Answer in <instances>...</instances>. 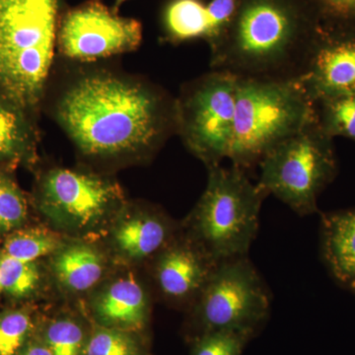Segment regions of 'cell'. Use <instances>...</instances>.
<instances>
[{
    "mask_svg": "<svg viewBox=\"0 0 355 355\" xmlns=\"http://www.w3.org/2000/svg\"><path fill=\"white\" fill-rule=\"evenodd\" d=\"M112 226V244L123 259L154 258L178 234L173 221L157 209L121 210Z\"/></svg>",
    "mask_w": 355,
    "mask_h": 355,
    "instance_id": "13",
    "label": "cell"
},
{
    "mask_svg": "<svg viewBox=\"0 0 355 355\" xmlns=\"http://www.w3.org/2000/svg\"><path fill=\"white\" fill-rule=\"evenodd\" d=\"M165 32L175 43L203 39L209 43L214 33L207 4L202 0H172L165 9Z\"/></svg>",
    "mask_w": 355,
    "mask_h": 355,
    "instance_id": "18",
    "label": "cell"
},
{
    "mask_svg": "<svg viewBox=\"0 0 355 355\" xmlns=\"http://www.w3.org/2000/svg\"><path fill=\"white\" fill-rule=\"evenodd\" d=\"M253 336L234 331H217L191 340V355H242Z\"/></svg>",
    "mask_w": 355,
    "mask_h": 355,
    "instance_id": "26",
    "label": "cell"
},
{
    "mask_svg": "<svg viewBox=\"0 0 355 355\" xmlns=\"http://www.w3.org/2000/svg\"><path fill=\"white\" fill-rule=\"evenodd\" d=\"M92 324L69 314L42 319L37 334L53 355H85Z\"/></svg>",
    "mask_w": 355,
    "mask_h": 355,
    "instance_id": "19",
    "label": "cell"
},
{
    "mask_svg": "<svg viewBox=\"0 0 355 355\" xmlns=\"http://www.w3.org/2000/svg\"><path fill=\"white\" fill-rule=\"evenodd\" d=\"M93 323L116 330L144 334L150 320L146 289L132 275L109 282L91 302Z\"/></svg>",
    "mask_w": 355,
    "mask_h": 355,
    "instance_id": "14",
    "label": "cell"
},
{
    "mask_svg": "<svg viewBox=\"0 0 355 355\" xmlns=\"http://www.w3.org/2000/svg\"><path fill=\"white\" fill-rule=\"evenodd\" d=\"M153 259L159 292L166 300L190 308L219 265L184 232L175 236Z\"/></svg>",
    "mask_w": 355,
    "mask_h": 355,
    "instance_id": "11",
    "label": "cell"
},
{
    "mask_svg": "<svg viewBox=\"0 0 355 355\" xmlns=\"http://www.w3.org/2000/svg\"><path fill=\"white\" fill-rule=\"evenodd\" d=\"M28 219V202L24 193L0 166V234H10L25 225Z\"/></svg>",
    "mask_w": 355,
    "mask_h": 355,
    "instance_id": "24",
    "label": "cell"
},
{
    "mask_svg": "<svg viewBox=\"0 0 355 355\" xmlns=\"http://www.w3.org/2000/svg\"><path fill=\"white\" fill-rule=\"evenodd\" d=\"M42 275L38 261H22L0 254V299L23 300L38 291Z\"/></svg>",
    "mask_w": 355,
    "mask_h": 355,
    "instance_id": "21",
    "label": "cell"
},
{
    "mask_svg": "<svg viewBox=\"0 0 355 355\" xmlns=\"http://www.w3.org/2000/svg\"><path fill=\"white\" fill-rule=\"evenodd\" d=\"M318 11L340 20L354 19L355 0H314Z\"/></svg>",
    "mask_w": 355,
    "mask_h": 355,
    "instance_id": "27",
    "label": "cell"
},
{
    "mask_svg": "<svg viewBox=\"0 0 355 355\" xmlns=\"http://www.w3.org/2000/svg\"><path fill=\"white\" fill-rule=\"evenodd\" d=\"M209 169L207 188L184 222V233L216 263L248 257L266 197L246 171L220 164Z\"/></svg>",
    "mask_w": 355,
    "mask_h": 355,
    "instance_id": "5",
    "label": "cell"
},
{
    "mask_svg": "<svg viewBox=\"0 0 355 355\" xmlns=\"http://www.w3.org/2000/svg\"><path fill=\"white\" fill-rule=\"evenodd\" d=\"M324 256L334 275L345 284L355 282V210L324 216Z\"/></svg>",
    "mask_w": 355,
    "mask_h": 355,
    "instance_id": "17",
    "label": "cell"
},
{
    "mask_svg": "<svg viewBox=\"0 0 355 355\" xmlns=\"http://www.w3.org/2000/svg\"><path fill=\"white\" fill-rule=\"evenodd\" d=\"M31 114L0 91V166L14 167L36 160L38 132Z\"/></svg>",
    "mask_w": 355,
    "mask_h": 355,
    "instance_id": "16",
    "label": "cell"
},
{
    "mask_svg": "<svg viewBox=\"0 0 355 355\" xmlns=\"http://www.w3.org/2000/svg\"><path fill=\"white\" fill-rule=\"evenodd\" d=\"M37 205L55 226L76 233L94 232L125 207L121 187L83 170L55 167L40 178Z\"/></svg>",
    "mask_w": 355,
    "mask_h": 355,
    "instance_id": "9",
    "label": "cell"
},
{
    "mask_svg": "<svg viewBox=\"0 0 355 355\" xmlns=\"http://www.w3.org/2000/svg\"><path fill=\"white\" fill-rule=\"evenodd\" d=\"M270 310V292L248 257L222 261L190 308L191 340L217 331L254 338Z\"/></svg>",
    "mask_w": 355,
    "mask_h": 355,
    "instance_id": "6",
    "label": "cell"
},
{
    "mask_svg": "<svg viewBox=\"0 0 355 355\" xmlns=\"http://www.w3.org/2000/svg\"><path fill=\"white\" fill-rule=\"evenodd\" d=\"M85 355H149L142 334L92 323Z\"/></svg>",
    "mask_w": 355,
    "mask_h": 355,
    "instance_id": "23",
    "label": "cell"
},
{
    "mask_svg": "<svg viewBox=\"0 0 355 355\" xmlns=\"http://www.w3.org/2000/svg\"><path fill=\"white\" fill-rule=\"evenodd\" d=\"M316 105L301 79L237 77L234 135L228 159L246 171L270 149L316 120Z\"/></svg>",
    "mask_w": 355,
    "mask_h": 355,
    "instance_id": "4",
    "label": "cell"
},
{
    "mask_svg": "<svg viewBox=\"0 0 355 355\" xmlns=\"http://www.w3.org/2000/svg\"><path fill=\"white\" fill-rule=\"evenodd\" d=\"M125 0H116V6H120L121 3H123V2H125Z\"/></svg>",
    "mask_w": 355,
    "mask_h": 355,
    "instance_id": "29",
    "label": "cell"
},
{
    "mask_svg": "<svg viewBox=\"0 0 355 355\" xmlns=\"http://www.w3.org/2000/svg\"><path fill=\"white\" fill-rule=\"evenodd\" d=\"M141 41L139 21L121 17L100 0L70 9L58 23V51L76 62H94L130 53Z\"/></svg>",
    "mask_w": 355,
    "mask_h": 355,
    "instance_id": "10",
    "label": "cell"
},
{
    "mask_svg": "<svg viewBox=\"0 0 355 355\" xmlns=\"http://www.w3.org/2000/svg\"><path fill=\"white\" fill-rule=\"evenodd\" d=\"M314 0H238L227 28L210 46L211 70L241 78L305 76L319 39Z\"/></svg>",
    "mask_w": 355,
    "mask_h": 355,
    "instance_id": "2",
    "label": "cell"
},
{
    "mask_svg": "<svg viewBox=\"0 0 355 355\" xmlns=\"http://www.w3.org/2000/svg\"><path fill=\"white\" fill-rule=\"evenodd\" d=\"M318 102L323 104V121L318 123L324 133H338L355 139V93Z\"/></svg>",
    "mask_w": 355,
    "mask_h": 355,
    "instance_id": "25",
    "label": "cell"
},
{
    "mask_svg": "<svg viewBox=\"0 0 355 355\" xmlns=\"http://www.w3.org/2000/svg\"><path fill=\"white\" fill-rule=\"evenodd\" d=\"M77 70L58 88L53 116L83 155L140 160L176 133V100L163 89L114 70Z\"/></svg>",
    "mask_w": 355,
    "mask_h": 355,
    "instance_id": "1",
    "label": "cell"
},
{
    "mask_svg": "<svg viewBox=\"0 0 355 355\" xmlns=\"http://www.w3.org/2000/svg\"><path fill=\"white\" fill-rule=\"evenodd\" d=\"M60 236L48 229L20 228L7 236L0 254L22 261H38L62 246Z\"/></svg>",
    "mask_w": 355,
    "mask_h": 355,
    "instance_id": "20",
    "label": "cell"
},
{
    "mask_svg": "<svg viewBox=\"0 0 355 355\" xmlns=\"http://www.w3.org/2000/svg\"><path fill=\"white\" fill-rule=\"evenodd\" d=\"M237 77L211 70L184 85L176 100V133L207 168L229 157L234 135Z\"/></svg>",
    "mask_w": 355,
    "mask_h": 355,
    "instance_id": "8",
    "label": "cell"
},
{
    "mask_svg": "<svg viewBox=\"0 0 355 355\" xmlns=\"http://www.w3.org/2000/svg\"><path fill=\"white\" fill-rule=\"evenodd\" d=\"M350 286H352V288H354V291H355V282H352V284H350Z\"/></svg>",
    "mask_w": 355,
    "mask_h": 355,
    "instance_id": "30",
    "label": "cell"
},
{
    "mask_svg": "<svg viewBox=\"0 0 355 355\" xmlns=\"http://www.w3.org/2000/svg\"><path fill=\"white\" fill-rule=\"evenodd\" d=\"M15 355H53L48 345L43 342L38 334L35 333L24 347Z\"/></svg>",
    "mask_w": 355,
    "mask_h": 355,
    "instance_id": "28",
    "label": "cell"
},
{
    "mask_svg": "<svg viewBox=\"0 0 355 355\" xmlns=\"http://www.w3.org/2000/svg\"><path fill=\"white\" fill-rule=\"evenodd\" d=\"M51 257L53 277L69 293H83L94 288L106 272V259L102 252L81 240L62 243Z\"/></svg>",
    "mask_w": 355,
    "mask_h": 355,
    "instance_id": "15",
    "label": "cell"
},
{
    "mask_svg": "<svg viewBox=\"0 0 355 355\" xmlns=\"http://www.w3.org/2000/svg\"><path fill=\"white\" fill-rule=\"evenodd\" d=\"M301 81L314 103L354 94L355 39L324 40L320 35Z\"/></svg>",
    "mask_w": 355,
    "mask_h": 355,
    "instance_id": "12",
    "label": "cell"
},
{
    "mask_svg": "<svg viewBox=\"0 0 355 355\" xmlns=\"http://www.w3.org/2000/svg\"><path fill=\"white\" fill-rule=\"evenodd\" d=\"M60 0H0V91L30 114L55 62Z\"/></svg>",
    "mask_w": 355,
    "mask_h": 355,
    "instance_id": "3",
    "label": "cell"
},
{
    "mask_svg": "<svg viewBox=\"0 0 355 355\" xmlns=\"http://www.w3.org/2000/svg\"><path fill=\"white\" fill-rule=\"evenodd\" d=\"M40 317L31 306L0 312V355H15L36 333Z\"/></svg>",
    "mask_w": 355,
    "mask_h": 355,
    "instance_id": "22",
    "label": "cell"
},
{
    "mask_svg": "<svg viewBox=\"0 0 355 355\" xmlns=\"http://www.w3.org/2000/svg\"><path fill=\"white\" fill-rule=\"evenodd\" d=\"M327 133L316 120L270 149L260 162L258 186L300 216L317 210V197L333 173Z\"/></svg>",
    "mask_w": 355,
    "mask_h": 355,
    "instance_id": "7",
    "label": "cell"
}]
</instances>
